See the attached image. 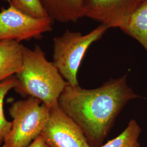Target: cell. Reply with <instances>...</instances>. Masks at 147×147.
<instances>
[{"label":"cell","mask_w":147,"mask_h":147,"mask_svg":"<svg viewBox=\"0 0 147 147\" xmlns=\"http://www.w3.org/2000/svg\"><path fill=\"white\" fill-rule=\"evenodd\" d=\"M122 31L140 42L147 53V0L137 7Z\"/></svg>","instance_id":"30bf717a"},{"label":"cell","mask_w":147,"mask_h":147,"mask_svg":"<svg viewBox=\"0 0 147 147\" xmlns=\"http://www.w3.org/2000/svg\"><path fill=\"white\" fill-rule=\"evenodd\" d=\"M141 0H84L83 17L110 28L126 27Z\"/></svg>","instance_id":"52a82bcc"},{"label":"cell","mask_w":147,"mask_h":147,"mask_svg":"<svg viewBox=\"0 0 147 147\" xmlns=\"http://www.w3.org/2000/svg\"><path fill=\"white\" fill-rule=\"evenodd\" d=\"M16 78L13 76L0 82V146L10 131L11 122L8 121L4 113V101L6 95L16 86Z\"/></svg>","instance_id":"7c38bea8"},{"label":"cell","mask_w":147,"mask_h":147,"mask_svg":"<svg viewBox=\"0 0 147 147\" xmlns=\"http://www.w3.org/2000/svg\"><path fill=\"white\" fill-rule=\"evenodd\" d=\"M52 22L50 18H35L10 5L0 11V41L8 40L20 42L39 38L52 30Z\"/></svg>","instance_id":"5b68a950"},{"label":"cell","mask_w":147,"mask_h":147,"mask_svg":"<svg viewBox=\"0 0 147 147\" xmlns=\"http://www.w3.org/2000/svg\"><path fill=\"white\" fill-rule=\"evenodd\" d=\"M44 11L52 21L76 22L83 18L84 0H40Z\"/></svg>","instance_id":"ba28073f"},{"label":"cell","mask_w":147,"mask_h":147,"mask_svg":"<svg viewBox=\"0 0 147 147\" xmlns=\"http://www.w3.org/2000/svg\"><path fill=\"white\" fill-rule=\"evenodd\" d=\"M22 45L15 40L0 41V82L14 76L21 70Z\"/></svg>","instance_id":"9c48e42d"},{"label":"cell","mask_w":147,"mask_h":147,"mask_svg":"<svg viewBox=\"0 0 147 147\" xmlns=\"http://www.w3.org/2000/svg\"><path fill=\"white\" fill-rule=\"evenodd\" d=\"M27 147H50L45 141L42 136L40 135Z\"/></svg>","instance_id":"5bb4252c"},{"label":"cell","mask_w":147,"mask_h":147,"mask_svg":"<svg viewBox=\"0 0 147 147\" xmlns=\"http://www.w3.org/2000/svg\"><path fill=\"white\" fill-rule=\"evenodd\" d=\"M10 5L28 16L35 18H49L40 0H10Z\"/></svg>","instance_id":"4fadbf2b"},{"label":"cell","mask_w":147,"mask_h":147,"mask_svg":"<svg viewBox=\"0 0 147 147\" xmlns=\"http://www.w3.org/2000/svg\"><path fill=\"white\" fill-rule=\"evenodd\" d=\"M141 1H143V0H141Z\"/></svg>","instance_id":"9a60e30c"},{"label":"cell","mask_w":147,"mask_h":147,"mask_svg":"<svg viewBox=\"0 0 147 147\" xmlns=\"http://www.w3.org/2000/svg\"><path fill=\"white\" fill-rule=\"evenodd\" d=\"M13 120L2 147H27L39 136L49 119L50 109L36 98L14 102L9 108Z\"/></svg>","instance_id":"277c9868"},{"label":"cell","mask_w":147,"mask_h":147,"mask_svg":"<svg viewBox=\"0 0 147 147\" xmlns=\"http://www.w3.org/2000/svg\"><path fill=\"white\" fill-rule=\"evenodd\" d=\"M40 135L50 147H91L79 125L59 106L50 109Z\"/></svg>","instance_id":"8992f818"},{"label":"cell","mask_w":147,"mask_h":147,"mask_svg":"<svg viewBox=\"0 0 147 147\" xmlns=\"http://www.w3.org/2000/svg\"><path fill=\"white\" fill-rule=\"evenodd\" d=\"M109 29L101 24L86 34L68 30L62 36L54 38L53 63L69 84L79 86L77 75L85 53Z\"/></svg>","instance_id":"3957f363"},{"label":"cell","mask_w":147,"mask_h":147,"mask_svg":"<svg viewBox=\"0 0 147 147\" xmlns=\"http://www.w3.org/2000/svg\"><path fill=\"white\" fill-rule=\"evenodd\" d=\"M141 132L142 129L136 121L132 119L120 135L100 147H140L139 137Z\"/></svg>","instance_id":"8fae6325"},{"label":"cell","mask_w":147,"mask_h":147,"mask_svg":"<svg viewBox=\"0 0 147 147\" xmlns=\"http://www.w3.org/2000/svg\"><path fill=\"white\" fill-rule=\"evenodd\" d=\"M15 77L17 93L36 98L50 109L58 106L59 98L67 84L39 46L31 49L22 45V67Z\"/></svg>","instance_id":"7a4b0ae2"},{"label":"cell","mask_w":147,"mask_h":147,"mask_svg":"<svg viewBox=\"0 0 147 147\" xmlns=\"http://www.w3.org/2000/svg\"><path fill=\"white\" fill-rule=\"evenodd\" d=\"M141 98L127 84V75L92 89L67 83L58 106L80 127L91 147H100L130 100Z\"/></svg>","instance_id":"6da1fadb"}]
</instances>
